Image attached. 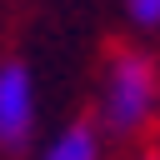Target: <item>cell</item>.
<instances>
[{"label":"cell","mask_w":160,"mask_h":160,"mask_svg":"<svg viewBox=\"0 0 160 160\" xmlns=\"http://www.w3.org/2000/svg\"><path fill=\"white\" fill-rule=\"evenodd\" d=\"M155 100H160L155 60L145 50H115L110 70H105V85H100V125L125 140V135H135V130L150 125Z\"/></svg>","instance_id":"obj_1"},{"label":"cell","mask_w":160,"mask_h":160,"mask_svg":"<svg viewBox=\"0 0 160 160\" xmlns=\"http://www.w3.org/2000/svg\"><path fill=\"white\" fill-rule=\"evenodd\" d=\"M30 125H35V90H30L25 65L10 60V65H0V145L5 150L25 145Z\"/></svg>","instance_id":"obj_2"},{"label":"cell","mask_w":160,"mask_h":160,"mask_svg":"<svg viewBox=\"0 0 160 160\" xmlns=\"http://www.w3.org/2000/svg\"><path fill=\"white\" fill-rule=\"evenodd\" d=\"M40 160H100V130H95L90 120H75V125H65V130L45 145Z\"/></svg>","instance_id":"obj_3"},{"label":"cell","mask_w":160,"mask_h":160,"mask_svg":"<svg viewBox=\"0 0 160 160\" xmlns=\"http://www.w3.org/2000/svg\"><path fill=\"white\" fill-rule=\"evenodd\" d=\"M135 25H160V0H125Z\"/></svg>","instance_id":"obj_4"},{"label":"cell","mask_w":160,"mask_h":160,"mask_svg":"<svg viewBox=\"0 0 160 160\" xmlns=\"http://www.w3.org/2000/svg\"><path fill=\"white\" fill-rule=\"evenodd\" d=\"M145 160H160V155H145Z\"/></svg>","instance_id":"obj_5"}]
</instances>
